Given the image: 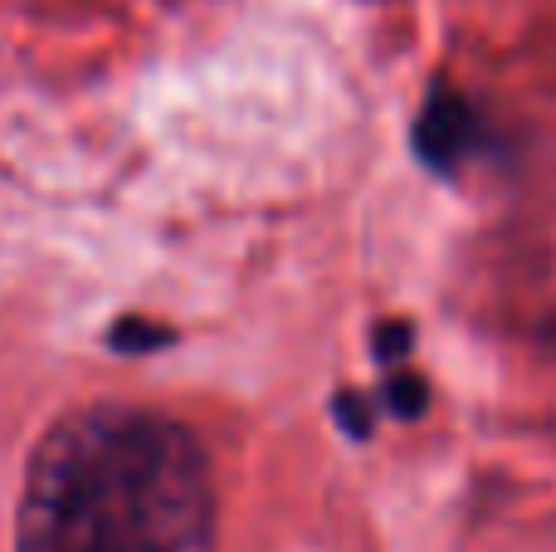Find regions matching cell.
Wrapping results in <instances>:
<instances>
[{
  "mask_svg": "<svg viewBox=\"0 0 556 552\" xmlns=\"http://www.w3.org/2000/svg\"><path fill=\"white\" fill-rule=\"evenodd\" d=\"M469 147H473V108L454 88H434L430 103L415 117V152H420V162H430L434 172H454Z\"/></svg>",
  "mask_w": 556,
  "mask_h": 552,
  "instance_id": "7a4b0ae2",
  "label": "cell"
},
{
  "mask_svg": "<svg viewBox=\"0 0 556 552\" xmlns=\"http://www.w3.org/2000/svg\"><path fill=\"white\" fill-rule=\"evenodd\" d=\"M386 406H391L395 416H420L425 411V381L420 377H391V387H386Z\"/></svg>",
  "mask_w": 556,
  "mask_h": 552,
  "instance_id": "3957f363",
  "label": "cell"
},
{
  "mask_svg": "<svg viewBox=\"0 0 556 552\" xmlns=\"http://www.w3.org/2000/svg\"><path fill=\"white\" fill-rule=\"evenodd\" d=\"M113 342L117 348H156V342H166V333L162 328H152V323H123V328L113 333Z\"/></svg>",
  "mask_w": 556,
  "mask_h": 552,
  "instance_id": "277c9868",
  "label": "cell"
},
{
  "mask_svg": "<svg viewBox=\"0 0 556 552\" xmlns=\"http://www.w3.org/2000/svg\"><path fill=\"white\" fill-rule=\"evenodd\" d=\"M20 552H215L201 440L162 411H74L29 460Z\"/></svg>",
  "mask_w": 556,
  "mask_h": 552,
  "instance_id": "6da1fadb",
  "label": "cell"
},
{
  "mask_svg": "<svg viewBox=\"0 0 556 552\" xmlns=\"http://www.w3.org/2000/svg\"><path fill=\"white\" fill-rule=\"evenodd\" d=\"M337 416L346 421V430H352V436H366V426H371V411H366L356 397H342V401H337Z\"/></svg>",
  "mask_w": 556,
  "mask_h": 552,
  "instance_id": "5b68a950",
  "label": "cell"
}]
</instances>
